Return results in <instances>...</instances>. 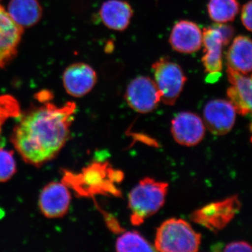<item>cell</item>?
Segmentation results:
<instances>
[{"instance_id":"obj_13","label":"cell","mask_w":252,"mask_h":252,"mask_svg":"<svg viewBox=\"0 0 252 252\" xmlns=\"http://www.w3.org/2000/svg\"><path fill=\"white\" fill-rule=\"evenodd\" d=\"M23 28L0 5V67H4L17 54Z\"/></svg>"},{"instance_id":"obj_18","label":"cell","mask_w":252,"mask_h":252,"mask_svg":"<svg viewBox=\"0 0 252 252\" xmlns=\"http://www.w3.org/2000/svg\"><path fill=\"white\" fill-rule=\"evenodd\" d=\"M8 14L21 28H30L39 22L42 9L38 0H11Z\"/></svg>"},{"instance_id":"obj_1","label":"cell","mask_w":252,"mask_h":252,"mask_svg":"<svg viewBox=\"0 0 252 252\" xmlns=\"http://www.w3.org/2000/svg\"><path fill=\"white\" fill-rule=\"evenodd\" d=\"M77 106L51 102L26 113L13 130L11 141L25 162L40 167L57 157L70 133Z\"/></svg>"},{"instance_id":"obj_8","label":"cell","mask_w":252,"mask_h":252,"mask_svg":"<svg viewBox=\"0 0 252 252\" xmlns=\"http://www.w3.org/2000/svg\"><path fill=\"white\" fill-rule=\"evenodd\" d=\"M80 177L81 185H85L81 191H85L86 194H120L114 183L120 182L124 175L122 172L112 170L107 163H94L86 169Z\"/></svg>"},{"instance_id":"obj_23","label":"cell","mask_w":252,"mask_h":252,"mask_svg":"<svg viewBox=\"0 0 252 252\" xmlns=\"http://www.w3.org/2000/svg\"><path fill=\"white\" fill-rule=\"evenodd\" d=\"M252 0L244 4L242 9L241 21L243 26L249 31H252Z\"/></svg>"},{"instance_id":"obj_9","label":"cell","mask_w":252,"mask_h":252,"mask_svg":"<svg viewBox=\"0 0 252 252\" xmlns=\"http://www.w3.org/2000/svg\"><path fill=\"white\" fill-rule=\"evenodd\" d=\"M236 114L229 101L213 99L207 102L204 108V124L214 135H224L234 126Z\"/></svg>"},{"instance_id":"obj_22","label":"cell","mask_w":252,"mask_h":252,"mask_svg":"<svg viewBox=\"0 0 252 252\" xmlns=\"http://www.w3.org/2000/svg\"><path fill=\"white\" fill-rule=\"evenodd\" d=\"M16 172L14 153L7 149H0V183L11 180Z\"/></svg>"},{"instance_id":"obj_15","label":"cell","mask_w":252,"mask_h":252,"mask_svg":"<svg viewBox=\"0 0 252 252\" xmlns=\"http://www.w3.org/2000/svg\"><path fill=\"white\" fill-rule=\"evenodd\" d=\"M169 43L177 52L193 54L203 46V32L195 23L182 20L172 28Z\"/></svg>"},{"instance_id":"obj_19","label":"cell","mask_w":252,"mask_h":252,"mask_svg":"<svg viewBox=\"0 0 252 252\" xmlns=\"http://www.w3.org/2000/svg\"><path fill=\"white\" fill-rule=\"evenodd\" d=\"M240 10L238 0H210L207 4L209 16L216 23L231 22Z\"/></svg>"},{"instance_id":"obj_20","label":"cell","mask_w":252,"mask_h":252,"mask_svg":"<svg viewBox=\"0 0 252 252\" xmlns=\"http://www.w3.org/2000/svg\"><path fill=\"white\" fill-rule=\"evenodd\" d=\"M117 252H154L155 248L136 231L126 232L117 239L116 243Z\"/></svg>"},{"instance_id":"obj_17","label":"cell","mask_w":252,"mask_h":252,"mask_svg":"<svg viewBox=\"0 0 252 252\" xmlns=\"http://www.w3.org/2000/svg\"><path fill=\"white\" fill-rule=\"evenodd\" d=\"M252 59L251 39L248 36H236L227 53L228 67L248 75L252 72Z\"/></svg>"},{"instance_id":"obj_12","label":"cell","mask_w":252,"mask_h":252,"mask_svg":"<svg viewBox=\"0 0 252 252\" xmlns=\"http://www.w3.org/2000/svg\"><path fill=\"white\" fill-rule=\"evenodd\" d=\"M97 73L86 63H77L66 68L63 75L66 92L74 97H81L90 93L97 83Z\"/></svg>"},{"instance_id":"obj_4","label":"cell","mask_w":252,"mask_h":252,"mask_svg":"<svg viewBox=\"0 0 252 252\" xmlns=\"http://www.w3.org/2000/svg\"><path fill=\"white\" fill-rule=\"evenodd\" d=\"M204 55L202 63L208 83L217 82L221 76L223 46H228L234 35L233 28L226 23H215L205 28L203 32Z\"/></svg>"},{"instance_id":"obj_21","label":"cell","mask_w":252,"mask_h":252,"mask_svg":"<svg viewBox=\"0 0 252 252\" xmlns=\"http://www.w3.org/2000/svg\"><path fill=\"white\" fill-rule=\"evenodd\" d=\"M21 115V108L17 99L9 95L0 96V132L6 121L11 118H16Z\"/></svg>"},{"instance_id":"obj_7","label":"cell","mask_w":252,"mask_h":252,"mask_svg":"<svg viewBox=\"0 0 252 252\" xmlns=\"http://www.w3.org/2000/svg\"><path fill=\"white\" fill-rule=\"evenodd\" d=\"M125 99L134 111L147 114L157 108L160 102V94L154 80L140 76L131 81L127 86Z\"/></svg>"},{"instance_id":"obj_3","label":"cell","mask_w":252,"mask_h":252,"mask_svg":"<svg viewBox=\"0 0 252 252\" xmlns=\"http://www.w3.org/2000/svg\"><path fill=\"white\" fill-rule=\"evenodd\" d=\"M201 235L188 222L181 219H170L157 229L156 251L161 252H198Z\"/></svg>"},{"instance_id":"obj_5","label":"cell","mask_w":252,"mask_h":252,"mask_svg":"<svg viewBox=\"0 0 252 252\" xmlns=\"http://www.w3.org/2000/svg\"><path fill=\"white\" fill-rule=\"evenodd\" d=\"M152 70L160 101L166 105H174L187 82L183 69L167 58H161L152 64Z\"/></svg>"},{"instance_id":"obj_16","label":"cell","mask_w":252,"mask_h":252,"mask_svg":"<svg viewBox=\"0 0 252 252\" xmlns=\"http://www.w3.org/2000/svg\"><path fill=\"white\" fill-rule=\"evenodd\" d=\"M102 23L109 29L124 31L130 25L133 16L130 4L122 0H108L104 1L99 10Z\"/></svg>"},{"instance_id":"obj_14","label":"cell","mask_w":252,"mask_h":252,"mask_svg":"<svg viewBox=\"0 0 252 252\" xmlns=\"http://www.w3.org/2000/svg\"><path fill=\"white\" fill-rule=\"evenodd\" d=\"M227 75L231 86L227 89L228 101L240 115L252 112V77L227 68Z\"/></svg>"},{"instance_id":"obj_11","label":"cell","mask_w":252,"mask_h":252,"mask_svg":"<svg viewBox=\"0 0 252 252\" xmlns=\"http://www.w3.org/2000/svg\"><path fill=\"white\" fill-rule=\"evenodd\" d=\"M171 131L177 143L192 147L203 140L205 126L201 118L197 114L184 112L177 114L172 121Z\"/></svg>"},{"instance_id":"obj_2","label":"cell","mask_w":252,"mask_h":252,"mask_svg":"<svg viewBox=\"0 0 252 252\" xmlns=\"http://www.w3.org/2000/svg\"><path fill=\"white\" fill-rule=\"evenodd\" d=\"M168 184L144 178L131 190L128 206L132 225L142 224L146 219L159 211L165 203Z\"/></svg>"},{"instance_id":"obj_10","label":"cell","mask_w":252,"mask_h":252,"mask_svg":"<svg viewBox=\"0 0 252 252\" xmlns=\"http://www.w3.org/2000/svg\"><path fill=\"white\" fill-rule=\"evenodd\" d=\"M70 203V192L67 186L61 182H51L46 185L39 195V210L46 218L64 217L69 210Z\"/></svg>"},{"instance_id":"obj_6","label":"cell","mask_w":252,"mask_h":252,"mask_svg":"<svg viewBox=\"0 0 252 252\" xmlns=\"http://www.w3.org/2000/svg\"><path fill=\"white\" fill-rule=\"evenodd\" d=\"M240 208L241 203L238 197H230L195 210L190 215V219L207 229L217 232L223 229L231 221Z\"/></svg>"},{"instance_id":"obj_24","label":"cell","mask_w":252,"mask_h":252,"mask_svg":"<svg viewBox=\"0 0 252 252\" xmlns=\"http://www.w3.org/2000/svg\"><path fill=\"white\" fill-rule=\"evenodd\" d=\"M252 247L248 243L245 241L233 242L227 245L223 250L226 252H252Z\"/></svg>"}]
</instances>
